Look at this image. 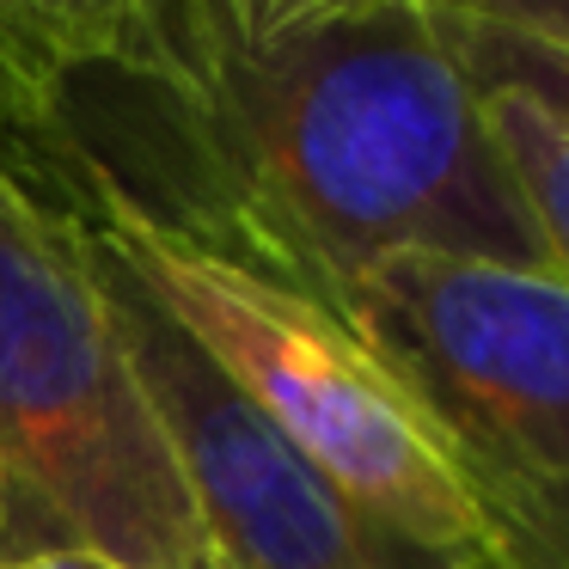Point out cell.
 Listing matches in <instances>:
<instances>
[{
    "label": "cell",
    "mask_w": 569,
    "mask_h": 569,
    "mask_svg": "<svg viewBox=\"0 0 569 569\" xmlns=\"http://www.w3.org/2000/svg\"><path fill=\"white\" fill-rule=\"evenodd\" d=\"M0 178L337 319L392 251L551 270L429 0H0Z\"/></svg>",
    "instance_id": "cell-1"
},
{
    "label": "cell",
    "mask_w": 569,
    "mask_h": 569,
    "mask_svg": "<svg viewBox=\"0 0 569 569\" xmlns=\"http://www.w3.org/2000/svg\"><path fill=\"white\" fill-rule=\"evenodd\" d=\"M0 496L13 557L87 551L111 569H221L80 239L7 178Z\"/></svg>",
    "instance_id": "cell-2"
},
{
    "label": "cell",
    "mask_w": 569,
    "mask_h": 569,
    "mask_svg": "<svg viewBox=\"0 0 569 569\" xmlns=\"http://www.w3.org/2000/svg\"><path fill=\"white\" fill-rule=\"evenodd\" d=\"M343 325L466 483L502 569H569V276L392 251Z\"/></svg>",
    "instance_id": "cell-3"
},
{
    "label": "cell",
    "mask_w": 569,
    "mask_h": 569,
    "mask_svg": "<svg viewBox=\"0 0 569 569\" xmlns=\"http://www.w3.org/2000/svg\"><path fill=\"white\" fill-rule=\"evenodd\" d=\"M80 233L111 239L136 263L160 307L233 373L239 392L258 398L288 447L349 508H361L392 539L441 557L447 569H502L490 527L478 520L435 435L337 312L123 227H80Z\"/></svg>",
    "instance_id": "cell-4"
},
{
    "label": "cell",
    "mask_w": 569,
    "mask_h": 569,
    "mask_svg": "<svg viewBox=\"0 0 569 569\" xmlns=\"http://www.w3.org/2000/svg\"><path fill=\"white\" fill-rule=\"evenodd\" d=\"M111 331L148 392L166 447L178 459L197 520L221 569H447L441 557L392 539L361 508H349L288 435L239 392V380L160 307L136 263L99 233H80Z\"/></svg>",
    "instance_id": "cell-5"
},
{
    "label": "cell",
    "mask_w": 569,
    "mask_h": 569,
    "mask_svg": "<svg viewBox=\"0 0 569 569\" xmlns=\"http://www.w3.org/2000/svg\"><path fill=\"white\" fill-rule=\"evenodd\" d=\"M478 92L483 129H490L496 160L508 166L520 209L539 233L557 276H569V117L527 99L515 87H471Z\"/></svg>",
    "instance_id": "cell-6"
},
{
    "label": "cell",
    "mask_w": 569,
    "mask_h": 569,
    "mask_svg": "<svg viewBox=\"0 0 569 569\" xmlns=\"http://www.w3.org/2000/svg\"><path fill=\"white\" fill-rule=\"evenodd\" d=\"M429 7H435V26H441L447 50H453L459 74L471 87H515L527 99L551 104L557 117H569V56L508 31L502 19H490L471 0H429Z\"/></svg>",
    "instance_id": "cell-7"
},
{
    "label": "cell",
    "mask_w": 569,
    "mask_h": 569,
    "mask_svg": "<svg viewBox=\"0 0 569 569\" xmlns=\"http://www.w3.org/2000/svg\"><path fill=\"white\" fill-rule=\"evenodd\" d=\"M490 19H502L508 31L545 43V50L569 56V0H490Z\"/></svg>",
    "instance_id": "cell-8"
},
{
    "label": "cell",
    "mask_w": 569,
    "mask_h": 569,
    "mask_svg": "<svg viewBox=\"0 0 569 569\" xmlns=\"http://www.w3.org/2000/svg\"><path fill=\"white\" fill-rule=\"evenodd\" d=\"M0 569H111L87 551H26V557H7Z\"/></svg>",
    "instance_id": "cell-9"
},
{
    "label": "cell",
    "mask_w": 569,
    "mask_h": 569,
    "mask_svg": "<svg viewBox=\"0 0 569 569\" xmlns=\"http://www.w3.org/2000/svg\"><path fill=\"white\" fill-rule=\"evenodd\" d=\"M13 557V545H7V496H0V563Z\"/></svg>",
    "instance_id": "cell-10"
}]
</instances>
